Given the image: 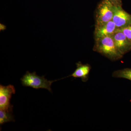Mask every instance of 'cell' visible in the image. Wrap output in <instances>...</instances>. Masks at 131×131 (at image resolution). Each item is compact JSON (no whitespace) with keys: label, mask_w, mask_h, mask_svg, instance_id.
Instances as JSON below:
<instances>
[{"label":"cell","mask_w":131,"mask_h":131,"mask_svg":"<svg viewBox=\"0 0 131 131\" xmlns=\"http://www.w3.org/2000/svg\"><path fill=\"white\" fill-rule=\"evenodd\" d=\"M20 80L22 85L24 86L31 87L36 89H45L51 93H52V84L57 81H49L45 78L44 76H39L35 72L30 73L28 71H27Z\"/></svg>","instance_id":"obj_2"},{"label":"cell","mask_w":131,"mask_h":131,"mask_svg":"<svg viewBox=\"0 0 131 131\" xmlns=\"http://www.w3.org/2000/svg\"><path fill=\"white\" fill-rule=\"evenodd\" d=\"M112 76L113 77L124 78L131 81V68L115 71L113 73Z\"/></svg>","instance_id":"obj_9"},{"label":"cell","mask_w":131,"mask_h":131,"mask_svg":"<svg viewBox=\"0 0 131 131\" xmlns=\"http://www.w3.org/2000/svg\"><path fill=\"white\" fill-rule=\"evenodd\" d=\"M121 31L131 42V24L124 28L118 29Z\"/></svg>","instance_id":"obj_11"},{"label":"cell","mask_w":131,"mask_h":131,"mask_svg":"<svg viewBox=\"0 0 131 131\" xmlns=\"http://www.w3.org/2000/svg\"><path fill=\"white\" fill-rule=\"evenodd\" d=\"M117 30L113 20L99 26H95V39L112 36Z\"/></svg>","instance_id":"obj_7"},{"label":"cell","mask_w":131,"mask_h":131,"mask_svg":"<svg viewBox=\"0 0 131 131\" xmlns=\"http://www.w3.org/2000/svg\"><path fill=\"white\" fill-rule=\"evenodd\" d=\"M112 36L118 50L123 56L131 51V42L122 32L117 29Z\"/></svg>","instance_id":"obj_5"},{"label":"cell","mask_w":131,"mask_h":131,"mask_svg":"<svg viewBox=\"0 0 131 131\" xmlns=\"http://www.w3.org/2000/svg\"><path fill=\"white\" fill-rule=\"evenodd\" d=\"M15 89L13 85H0V109L13 112V106L10 104L12 95L15 94Z\"/></svg>","instance_id":"obj_4"},{"label":"cell","mask_w":131,"mask_h":131,"mask_svg":"<svg viewBox=\"0 0 131 131\" xmlns=\"http://www.w3.org/2000/svg\"><path fill=\"white\" fill-rule=\"evenodd\" d=\"M13 112L0 109V125H1L6 122L13 121L15 120L12 115Z\"/></svg>","instance_id":"obj_10"},{"label":"cell","mask_w":131,"mask_h":131,"mask_svg":"<svg viewBox=\"0 0 131 131\" xmlns=\"http://www.w3.org/2000/svg\"><path fill=\"white\" fill-rule=\"evenodd\" d=\"M93 50L112 61L119 60L123 56L117 49L112 36L95 39Z\"/></svg>","instance_id":"obj_1"},{"label":"cell","mask_w":131,"mask_h":131,"mask_svg":"<svg viewBox=\"0 0 131 131\" xmlns=\"http://www.w3.org/2000/svg\"><path fill=\"white\" fill-rule=\"evenodd\" d=\"M76 65V69L71 74L66 77L62 78L58 80L71 77L75 78H81L82 82H87L89 77L91 69V66L89 64H83L80 62L77 63Z\"/></svg>","instance_id":"obj_8"},{"label":"cell","mask_w":131,"mask_h":131,"mask_svg":"<svg viewBox=\"0 0 131 131\" xmlns=\"http://www.w3.org/2000/svg\"><path fill=\"white\" fill-rule=\"evenodd\" d=\"M113 5L116 7H122V0H110Z\"/></svg>","instance_id":"obj_12"},{"label":"cell","mask_w":131,"mask_h":131,"mask_svg":"<svg viewBox=\"0 0 131 131\" xmlns=\"http://www.w3.org/2000/svg\"><path fill=\"white\" fill-rule=\"evenodd\" d=\"M117 29L124 28L131 24V14L123 9L122 7H115L112 19Z\"/></svg>","instance_id":"obj_6"},{"label":"cell","mask_w":131,"mask_h":131,"mask_svg":"<svg viewBox=\"0 0 131 131\" xmlns=\"http://www.w3.org/2000/svg\"><path fill=\"white\" fill-rule=\"evenodd\" d=\"M6 29V26L3 24H0V31H4Z\"/></svg>","instance_id":"obj_13"},{"label":"cell","mask_w":131,"mask_h":131,"mask_svg":"<svg viewBox=\"0 0 131 131\" xmlns=\"http://www.w3.org/2000/svg\"><path fill=\"white\" fill-rule=\"evenodd\" d=\"M115 6L110 0H102L95 11V26H99L112 20Z\"/></svg>","instance_id":"obj_3"}]
</instances>
